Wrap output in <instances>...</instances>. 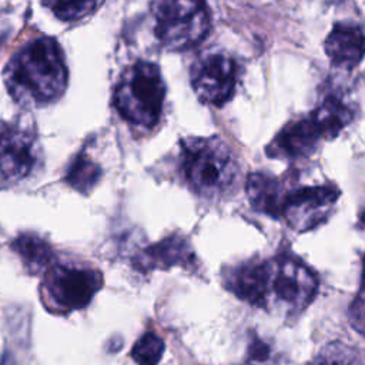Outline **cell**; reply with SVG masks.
I'll list each match as a JSON object with an SVG mask.
<instances>
[{
	"label": "cell",
	"instance_id": "4",
	"mask_svg": "<svg viewBox=\"0 0 365 365\" xmlns=\"http://www.w3.org/2000/svg\"><path fill=\"white\" fill-rule=\"evenodd\" d=\"M150 9L155 19V36L168 50H188L201 43L210 31L211 16L204 1L158 0L153 1Z\"/></svg>",
	"mask_w": 365,
	"mask_h": 365
},
{
	"label": "cell",
	"instance_id": "8",
	"mask_svg": "<svg viewBox=\"0 0 365 365\" xmlns=\"http://www.w3.org/2000/svg\"><path fill=\"white\" fill-rule=\"evenodd\" d=\"M40 163V145L26 125H9L0 133V184L11 185L27 178Z\"/></svg>",
	"mask_w": 365,
	"mask_h": 365
},
{
	"label": "cell",
	"instance_id": "6",
	"mask_svg": "<svg viewBox=\"0 0 365 365\" xmlns=\"http://www.w3.org/2000/svg\"><path fill=\"white\" fill-rule=\"evenodd\" d=\"M103 287L98 269L77 265H54L48 268L41 294L46 305L56 312L81 309Z\"/></svg>",
	"mask_w": 365,
	"mask_h": 365
},
{
	"label": "cell",
	"instance_id": "3",
	"mask_svg": "<svg viewBox=\"0 0 365 365\" xmlns=\"http://www.w3.org/2000/svg\"><path fill=\"white\" fill-rule=\"evenodd\" d=\"M165 84L157 64L137 61L120 77L114 90V107L131 125L151 128L163 111Z\"/></svg>",
	"mask_w": 365,
	"mask_h": 365
},
{
	"label": "cell",
	"instance_id": "12",
	"mask_svg": "<svg viewBox=\"0 0 365 365\" xmlns=\"http://www.w3.org/2000/svg\"><path fill=\"white\" fill-rule=\"evenodd\" d=\"M225 285L240 299L259 307H267V261H247L230 268Z\"/></svg>",
	"mask_w": 365,
	"mask_h": 365
},
{
	"label": "cell",
	"instance_id": "15",
	"mask_svg": "<svg viewBox=\"0 0 365 365\" xmlns=\"http://www.w3.org/2000/svg\"><path fill=\"white\" fill-rule=\"evenodd\" d=\"M309 117L322 138H334L352 121L354 108L341 96L328 93Z\"/></svg>",
	"mask_w": 365,
	"mask_h": 365
},
{
	"label": "cell",
	"instance_id": "19",
	"mask_svg": "<svg viewBox=\"0 0 365 365\" xmlns=\"http://www.w3.org/2000/svg\"><path fill=\"white\" fill-rule=\"evenodd\" d=\"M164 352V341L154 332H145L134 344L131 356L138 365H157Z\"/></svg>",
	"mask_w": 365,
	"mask_h": 365
},
{
	"label": "cell",
	"instance_id": "16",
	"mask_svg": "<svg viewBox=\"0 0 365 365\" xmlns=\"http://www.w3.org/2000/svg\"><path fill=\"white\" fill-rule=\"evenodd\" d=\"M13 247L29 272L38 274L50 268L53 261V250L41 237L31 232H24L14 240Z\"/></svg>",
	"mask_w": 365,
	"mask_h": 365
},
{
	"label": "cell",
	"instance_id": "18",
	"mask_svg": "<svg viewBox=\"0 0 365 365\" xmlns=\"http://www.w3.org/2000/svg\"><path fill=\"white\" fill-rule=\"evenodd\" d=\"M311 365H364L361 354L339 341L327 344L318 355L314 358Z\"/></svg>",
	"mask_w": 365,
	"mask_h": 365
},
{
	"label": "cell",
	"instance_id": "22",
	"mask_svg": "<svg viewBox=\"0 0 365 365\" xmlns=\"http://www.w3.org/2000/svg\"><path fill=\"white\" fill-rule=\"evenodd\" d=\"M250 354L252 358H257V361H264L268 355V346L261 341H255L250 346Z\"/></svg>",
	"mask_w": 365,
	"mask_h": 365
},
{
	"label": "cell",
	"instance_id": "1",
	"mask_svg": "<svg viewBox=\"0 0 365 365\" xmlns=\"http://www.w3.org/2000/svg\"><path fill=\"white\" fill-rule=\"evenodd\" d=\"M67 77L63 51L51 37H38L23 46L4 70L9 93L24 106L57 100L67 87Z\"/></svg>",
	"mask_w": 365,
	"mask_h": 365
},
{
	"label": "cell",
	"instance_id": "13",
	"mask_svg": "<svg viewBox=\"0 0 365 365\" xmlns=\"http://www.w3.org/2000/svg\"><path fill=\"white\" fill-rule=\"evenodd\" d=\"M324 48L329 60L341 67L351 70L364 57V31L355 23H338L325 38Z\"/></svg>",
	"mask_w": 365,
	"mask_h": 365
},
{
	"label": "cell",
	"instance_id": "10",
	"mask_svg": "<svg viewBox=\"0 0 365 365\" xmlns=\"http://www.w3.org/2000/svg\"><path fill=\"white\" fill-rule=\"evenodd\" d=\"M322 140L319 130L309 115L285 124L267 145V155L277 160L308 158Z\"/></svg>",
	"mask_w": 365,
	"mask_h": 365
},
{
	"label": "cell",
	"instance_id": "9",
	"mask_svg": "<svg viewBox=\"0 0 365 365\" xmlns=\"http://www.w3.org/2000/svg\"><path fill=\"white\" fill-rule=\"evenodd\" d=\"M339 194V188L334 184L299 187L288 192L281 217L294 231L312 230L328 218Z\"/></svg>",
	"mask_w": 365,
	"mask_h": 365
},
{
	"label": "cell",
	"instance_id": "2",
	"mask_svg": "<svg viewBox=\"0 0 365 365\" xmlns=\"http://www.w3.org/2000/svg\"><path fill=\"white\" fill-rule=\"evenodd\" d=\"M181 173L192 192L215 200L227 195L238 178V164L218 137H192L181 143Z\"/></svg>",
	"mask_w": 365,
	"mask_h": 365
},
{
	"label": "cell",
	"instance_id": "11",
	"mask_svg": "<svg viewBox=\"0 0 365 365\" xmlns=\"http://www.w3.org/2000/svg\"><path fill=\"white\" fill-rule=\"evenodd\" d=\"M195 261L190 242L181 235H170L140 252L135 268L140 271L167 269L171 267H190Z\"/></svg>",
	"mask_w": 365,
	"mask_h": 365
},
{
	"label": "cell",
	"instance_id": "14",
	"mask_svg": "<svg viewBox=\"0 0 365 365\" xmlns=\"http://www.w3.org/2000/svg\"><path fill=\"white\" fill-rule=\"evenodd\" d=\"M245 192L254 210L272 218L282 215L285 198L289 192L285 184L267 173H252L245 182Z\"/></svg>",
	"mask_w": 365,
	"mask_h": 365
},
{
	"label": "cell",
	"instance_id": "21",
	"mask_svg": "<svg viewBox=\"0 0 365 365\" xmlns=\"http://www.w3.org/2000/svg\"><path fill=\"white\" fill-rule=\"evenodd\" d=\"M349 318H351V324L352 327L362 334V328H364V301H362V292H359L358 298L354 301L351 311H349Z\"/></svg>",
	"mask_w": 365,
	"mask_h": 365
},
{
	"label": "cell",
	"instance_id": "17",
	"mask_svg": "<svg viewBox=\"0 0 365 365\" xmlns=\"http://www.w3.org/2000/svg\"><path fill=\"white\" fill-rule=\"evenodd\" d=\"M100 177V165L86 151H81L71 161L66 174V181L76 191L87 194L98 182Z\"/></svg>",
	"mask_w": 365,
	"mask_h": 365
},
{
	"label": "cell",
	"instance_id": "7",
	"mask_svg": "<svg viewBox=\"0 0 365 365\" xmlns=\"http://www.w3.org/2000/svg\"><path fill=\"white\" fill-rule=\"evenodd\" d=\"M235 84L237 64L227 53H202L191 67V86L205 104H225L232 97Z\"/></svg>",
	"mask_w": 365,
	"mask_h": 365
},
{
	"label": "cell",
	"instance_id": "5",
	"mask_svg": "<svg viewBox=\"0 0 365 365\" xmlns=\"http://www.w3.org/2000/svg\"><path fill=\"white\" fill-rule=\"evenodd\" d=\"M318 278L292 255L281 254L267 261V307L287 315L304 311L315 298Z\"/></svg>",
	"mask_w": 365,
	"mask_h": 365
},
{
	"label": "cell",
	"instance_id": "20",
	"mask_svg": "<svg viewBox=\"0 0 365 365\" xmlns=\"http://www.w3.org/2000/svg\"><path fill=\"white\" fill-rule=\"evenodd\" d=\"M43 4L50 7L53 13L64 21L78 20L98 6V3L94 1H46Z\"/></svg>",
	"mask_w": 365,
	"mask_h": 365
}]
</instances>
